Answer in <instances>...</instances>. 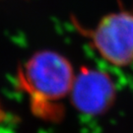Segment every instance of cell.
Listing matches in <instances>:
<instances>
[{"mask_svg": "<svg viewBox=\"0 0 133 133\" xmlns=\"http://www.w3.org/2000/svg\"><path fill=\"white\" fill-rule=\"evenodd\" d=\"M75 78L70 62L52 50L35 53L20 75L36 108L52 105L70 95Z\"/></svg>", "mask_w": 133, "mask_h": 133, "instance_id": "1", "label": "cell"}, {"mask_svg": "<svg viewBox=\"0 0 133 133\" xmlns=\"http://www.w3.org/2000/svg\"><path fill=\"white\" fill-rule=\"evenodd\" d=\"M91 43L105 60L116 67L133 62V13L114 12L105 16L90 31Z\"/></svg>", "mask_w": 133, "mask_h": 133, "instance_id": "2", "label": "cell"}, {"mask_svg": "<svg viewBox=\"0 0 133 133\" xmlns=\"http://www.w3.org/2000/svg\"><path fill=\"white\" fill-rule=\"evenodd\" d=\"M70 95L79 110L88 114H98L112 105L114 87L105 73L87 70L75 78Z\"/></svg>", "mask_w": 133, "mask_h": 133, "instance_id": "3", "label": "cell"}]
</instances>
